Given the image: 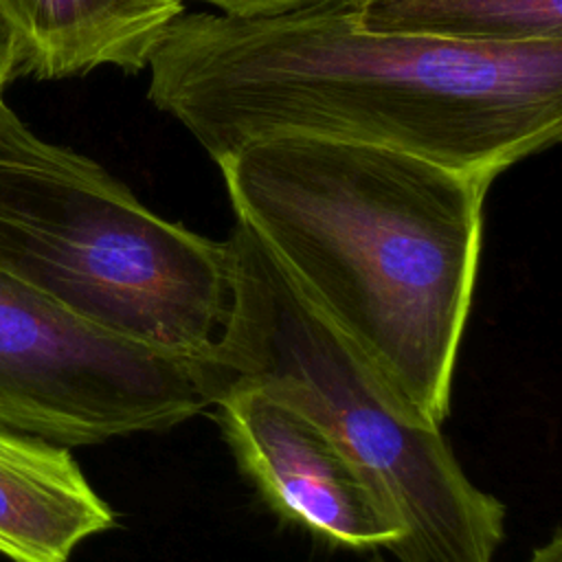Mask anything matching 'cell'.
I'll return each instance as SVG.
<instances>
[{"label":"cell","instance_id":"1","mask_svg":"<svg viewBox=\"0 0 562 562\" xmlns=\"http://www.w3.org/2000/svg\"><path fill=\"white\" fill-rule=\"evenodd\" d=\"M149 101L213 160L299 134L411 151L494 182L562 136V40L465 46L367 31L351 0L178 15Z\"/></svg>","mask_w":562,"mask_h":562},{"label":"cell","instance_id":"2","mask_svg":"<svg viewBox=\"0 0 562 562\" xmlns=\"http://www.w3.org/2000/svg\"><path fill=\"white\" fill-rule=\"evenodd\" d=\"M235 217L395 397L441 426L492 182L364 143L279 134L215 160Z\"/></svg>","mask_w":562,"mask_h":562},{"label":"cell","instance_id":"3","mask_svg":"<svg viewBox=\"0 0 562 562\" xmlns=\"http://www.w3.org/2000/svg\"><path fill=\"white\" fill-rule=\"evenodd\" d=\"M0 270L94 327L195 360H213L231 310L226 239L160 217L4 99Z\"/></svg>","mask_w":562,"mask_h":562},{"label":"cell","instance_id":"4","mask_svg":"<svg viewBox=\"0 0 562 562\" xmlns=\"http://www.w3.org/2000/svg\"><path fill=\"white\" fill-rule=\"evenodd\" d=\"M231 310L213 362L318 422L402 525L397 562H494L505 507L479 490L441 435L290 281L239 222L228 239Z\"/></svg>","mask_w":562,"mask_h":562},{"label":"cell","instance_id":"5","mask_svg":"<svg viewBox=\"0 0 562 562\" xmlns=\"http://www.w3.org/2000/svg\"><path fill=\"white\" fill-rule=\"evenodd\" d=\"M222 384L213 360L110 334L0 270V426L90 446L182 424Z\"/></svg>","mask_w":562,"mask_h":562},{"label":"cell","instance_id":"6","mask_svg":"<svg viewBox=\"0 0 562 562\" xmlns=\"http://www.w3.org/2000/svg\"><path fill=\"white\" fill-rule=\"evenodd\" d=\"M215 417L252 479L281 516L347 547L391 549L402 525L338 441L285 397L224 380Z\"/></svg>","mask_w":562,"mask_h":562},{"label":"cell","instance_id":"7","mask_svg":"<svg viewBox=\"0 0 562 562\" xmlns=\"http://www.w3.org/2000/svg\"><path fill=\"white\" fill-rule=\"evenodd\" d=\"M180 0H0L15 42V75L66 79L99 66L147 68Z\"/></svg>","mask_w":562,"mask_h":562},{"label":"cell","instance_id":"8","mask_svg":"<svg viewBox=\"0 0 562 562\" xmlns=\"http://www.w3.org/2000/svg\"><path fill=\"white\" fill-rule=\"evenodd\" d=\"M114 525L66 446L0 426V555L68 562L90 536Z\"/></svg>","mask_w":562,"mask_h":562},{"label":"cell","instance_id":"9","mask_svg":"<svg viewBox=\"0 0 562 562\" xmlns=\"http://www.w3.org/2000/svg\"><path fill=\"white\" fill-rule=\"evenodd\" d=\"M375 33L465 46H525L562 40V0H351Z\"/></svg>","mask_w":562,"mask_h":562},{"label":"cell","instance_id":"10","mask_svg":"<svg viewBox=\"0 0 562 562\" xmlns=\"http://www.w3.org/2000/svg\"><path fill=\"white\" fill-rule=\"evenodd\" d=\"M195 2L213 4L224 15L250 18V15H268V13H277V11H288V9H296V7L321 2V0H195Z\"/></svg>","mask_w":562,"mask_h":562},{"label":"cell","instance_id":"11","mask_svg":"<svg viewBox=\"0 0 562 562\" xmlns=\"http://www.w3.org/2000/svg\"><path fill=\"white\" fill-rule=\"evenodd\" d=\"M15 66H18V57H15V42L13 35L9 31V26L2 22L0 18V101L4 86L15 77Z\"/></svg>","mask_w":562,"mask_h":562},{"label":"cell","instance_id":"12","mask_svg":"<svg viewBox=\"0 0 562 562\" xmlns=\"http://www.w3.org/2000/svg\"><path fill=\"white\" fill-rule=\"evenodd\" d=\"M560 560H562V547H560V533L555 531L544 547L533 551L529 562H560Z\"/></svg>","mask_w":562,"mask_h":562},{"label":"cell","instance_id":"13","mask_svg":"<svg viewBox=\"0 0 562 562\" xmlns=\"http://www.w3.org/2000/svg\"><path fill=\"white\" fill-rule=\"evenodd\" d=\"M375 562H378V560H375Z\"/></svg>","mask_w":562,"mask_h":562}]
</instances>
